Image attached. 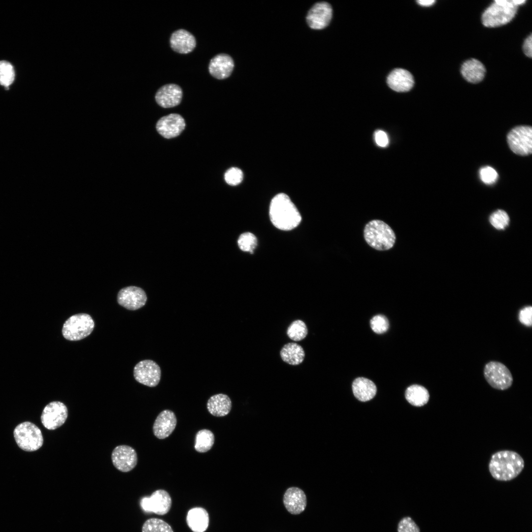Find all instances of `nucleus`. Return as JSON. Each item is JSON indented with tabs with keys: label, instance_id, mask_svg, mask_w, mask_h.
<instances>
[{
	"label": "nucleus",
	"instance_id": "f257e3e1",
	"mask_svg": "<svg viewBox=\"0 0 532 532\" xmlns=\"http://www.w3.org/2000/svg\"><path fill=\"white\" fill-rule=\"evenodd\" d=\"M269 218L277 229L288 231L300 224L301 216L295 205L285 194L280 193L271 200L269 211Z\"/></svg>",
	"mask_w": 532,
	"mask_h": 532
},
{
	"label": "nucleus",
	"instance_id": "f03ea898",
	"mask_svg": "<svg viewBox=\"0 0 532 532\" xmlns=\"http://www.w3.org/2000/svg\"><path fill=\"white\" fill-rule=\"evenodd\" d=\"M524 461L517 452L502 450L491 456L489 470L492 476L501 481H510L517 477L524 467Z\"/></svg>",
	"mask_w": 532,
	"mask_h": 532
},
{
	"label": "nucleus",
	"instance_id": "7ed1b4c3",
	"mask_svg": "<svg viewBox=\"0 0 532 532\" xmlns=\"http://www.w3.org/2000/svg\"><path fill=\"white\" fill-rule=\"evenodd\" d=\"M518 6L514 0H495L483 13L482 24L488 28L505 25L515 17Z\"/></svg>",
	"mask_w": 532,
	"mask_h": 532
},
{
	"label": "nucleus",
	"instance_id": "20e7f679",
	"mask_svg": "<svg viewBox=\"0 0 532 532\" xmlns=\"http://www.w3.org/2000/svg\"><path fill=\"white\" fill-rule=\"evenodd\" d=\"M364 232L366 241L376 250H389L395 243L396 235L394 231L381 220H373L369 222L366 225Z\"/></svg>",
	"mask_w": 532,
	"mask_h": 532
},
{
	"label": "nucleus",
	"instance_id": "39448f33",
	"mask_svg": "<svg viewBox=\"0 0 532 532\" xmlns=\"http://www.w3.org/2000/svg\"><path fill=\"white\" fill-rule=\"evenodd\" d=\"M95 322L87 313H78L69 317L63 324L62 334L66 340L78 341L89 336L93 331Z\"/></svg>",
	"mask_w": 532,
	"mask_h": 532
},
{
	"label": "nucleus",
	"instance_id": "423d86ee",
	"mask_svg": "<svg viewBox=\"0 0 532 532\" xmlns=\"http://www.w3.org/2000/svg\"><path fill=\"white\" fill-rule=\"evenodd\" d=\"M13 434L18 446L26 451H36L43 443L40 430L30 422H24L17 425L14 430Z\"/></svg>",
	"mask_w": 532,
	"mask_h": 532
},
{
	"label": "nucleus",
	"instance_id": "0eeeda50",
	"mask_svg": "<svg viewBox=\"0 0 532 532\" xmlns=\"http://www.w3.org/2000/svg\"><path fill=\"white\" fill-rule=\"evenodd\" d=\"M484 376L492 387L499 390L510 388L513 380L509 369L502 363L497 361H491L486 364Z\"/></svg>",
	"mask_w": 532,
	"mask_h": 532
},
{
	"label": "nucleus",
	"instance_id": "6e6552de",
	"mask_svg": "<svg viewBox=\"0 0 532 532\" xmlns=\"http://www.w3.org/2000/svg\"><path fill=\"white\" fill-rule=\"evenodd\" d=\"M510 149L521 156L530 155L532 152V129L528 126H520L512 129L507 135Z\"/></svg>",
	"mask_w": 532,
	"mask_h": 532
},
{
	"label": "nucleus",
	"instance_id": "1a4fd4ad",
	"mask_svg": "<svg viewBox=\"0 0 532 532\" xmlns=\"http://www.w3.org/2000/svg\"><path fill=\"white\" fill-rule=\"evenodd\" d=\"M133 376L138 383L150 387L157 386L161 380V370L157 363L151 360L139 362L133 368Z\"/></svg>",
	"mask_w": 532,
	"mask_h": 532
},
{
	"label": "nucleus",
	"instance_id": "9d476101",
	"mask_svg": "<svg viewBox=\"0 0 532 532\" xmlns=\"http://www.w3.org/2000/svg\"><path fill=\"white\" fill-rule=\"evenodd\" d=\"M67 416L68 411L66 405L61 401H54L45 406L40 420L45 428L54 430L65 423Z\"/></svg>",
	"mask_w": 532,
	"mask_h": 532
},
{
	"label": "nucleus",
	"instance_id": "9b49d317",
	"mask_svg": "<svg viewBox=\"0 0 532 532\" xmlns=\"http://www.w3.org/2000/svg\"><path fill=\"white\" fill-rule=\"evenodd\" d=\"M171 499L167 492L159 489L154 492L150 497H144L140 501L142 509L159 515L166 514L171 506Z\"/></svg>",
	"mask_w": 532,
	"mask_h": 532
},
{
	"label": "nucleus",
	"instance_id": "f8f14e48",
	"mask_svg": "<svg viewBox=\"0 0 532 532\" xmlns=\"http://www.w3.org/2000/svg\"><path fill=\"white\" fill-rule=\"evenodd\" d=\"M117 302L119 305L130 310H137L145 305L147 296L141 288L129 286L121 289L117 295Z\"/></svg>",
	"mask_w": 532,
	"mask_h": 532
},
{
	"label": "nucleus",
	"instance_id": "ddd939ff",
	"mask_svg": "<svg viewBox=\"0 0 532 532\" xmlns=\"http://www.w3.org/2000/svg\"><path fill=\"white\" fill-rule=\"evenodd\" d=\"M113 466L119 471L127 472L133 469L137 463V455L132 447L121 445L116 446L111 454Z\"/></svg>",
	"mask_w": 532,
	"mask_h": 532
},
{
	"label": "nucleus",
	"instance_id": "4468645a",
	"mask_svg": "<svg viewBox=\"0 0 532 532\" xmlns=\"http://www.w3.org/2000/svg\"><path fill=\"white\" fill-rule=\"evenodd\" d=\"M332 13V8L329 3L318 2L312 6L307 15V24L311 29H323L330 24Z\"/></svg>",
	"mask_w": 532,
	"mask_h": 532
},
{
	"label": "nucleus",
	"instance_id": "2eb2a0df",
	"mask_svg": "<svg viewBox=\"0 0 532 532\" xmlns=\"http://www.w3.org/2000/svg\"><path fill=\"white\" fill-rule=\"evenodd\" d=\"M185 127L183 118L179 114L172 113L161 118L157 123L158 132L166 138L179 135Z\"/></svg>",
	"mask_w": 532,
	"mask_h": 532
},
{
	"label": "nucleus",
	"instance_id": "dca6fc26",
	"mask_svg": "<svg viewBox=\"0 0 532 532\" xmlns=\"http://www.w3.org/2000/svg\"><path fill=\"white\" fill-rule=\"evenodd\" d=\"M177 424L174 413L169 409L161 411L155 420L153 426L154 435L160 439L169 436L174 431Z\"/></svg>",
	"mask_w": 532,
	"mask_h": 532
},
{
	"label": "nucleus",
	"instance_id": "f3484780",
	"mask_svg": "<svg viewBox=\"0 0 532 532\" xmlns=\"http://www.w3.org/2000/svg\"><path fill=\"white\" fill-rule=\"evenodd\" d=\"M182 97V89L175 84H167L162 86L155 95L156 102L164 108H170L178 105Z\"/></svg>",
	"mask_w": 532,
	"mask_h": 532
},
{
	"label": "nucleus",
	"instance_id": "a211bd4d",
	"mask_svg": "<svg viewBox=\"0 0 532 532\" xmlns=\"http://www.w3.org/2000/svg\"><path fill=\"white\" fill-rule=\"evenodd\" d=\"M234 67L232 57L226 54H219L210 61L208 69L210 74L218 79L228 78L231 74Z\"/></svg>",
	"mask_w": 532,
	"mask_h": 532
},
{
	"label": "nucleus",
	"instance_id": "6ab92c4d",
	"mask_svg": "<svg viewBox=\"0 0 532 532\" xmlns=\"http://www.w3.org/2000/svg\"><path fill=\"white\" fill-rule=\"evenodd\" d=\"M283 503L289 513L294 515L299 514L304 510L306 506V497L301 489L292 487L286 491Z\"/></svg>",
	"mask_w": 532,
	"mask_h": 532
},
{
	"label": "nucleus",
	"instance_id": "aec40b11",
	"mask_svg": "<svg viewBox=\"0 0 532 532\" xmlns=\"http://www.w3.org/2000/svg\"><path fill=\"white\" fill-rule=\"evenodd\" d=\"M389 87L398 92H405L413 87L414 81L411 73L402 68H396L388 75L387 80Z\"/></svg>",
	"mask_w": 532,
	"mask_h": 532
},
{
	"label": "nucleus",
	"instance_id": "412c9836",
	"mask_svg": "<svg viewBox=\"0 0 532 532\" xmlns=\"http://www.w3.org/2000/svg\"><path fill=\"white\" fill-rule=\"evenodd\" d=\"M171 48L181 54H187L192 52L196 45L194 36L189 32L179 29L174 32L170 38Z\"/></svg>",
	"mask_w": 532,
	"mask_h": 532
},
{
	"label": "nucleus",
	"instance_id": "4be33fe9",
	"mask_svg": "<svg viewBox=\"0 0 532 532\" xmlns=\"http://www.w3.org/2000/svg\"><path fill=\"white\" fill-rule=\"evenodd\" d=\"M461 73L464 79L471 83H478L484 78L486 68L479 60L470 59L465 61L462 65Z\"/></svg>",
	"mask_w": 532,
	"mask_h": 532
},
{
	"label": "nucleus",
	"instance_id": "5701e85b",
	"mask_svg": "<svg viewBox=\"0 0 532 532\" xmlns=\"http://www.w3.org/2000/svg\"><path fill=\"white\" fill-rule=\"evenodd\" d=\"M232 400L224 394H217L210 397L207 400L206 407L208 412L216 417H224L231 410Z\"/></svg>",
	"mask_w": 532,
	"mask_h": 532
},
{
	"label": "nucleus",
	"instance_id": "b1692460",
	"mask_svg": "<svg viewBox=\"0 0 532 532\" xmlns=\"http://www.w3.org/2000/svg\"><path fill=\"white\" fill-rule=\"evenodd\" d=\"M186 522L193 532H204L209 525L208 513L202 507L193 508L187 513Z\"/></svg>",
	"mask_w": 532,
	"mask_h": 532
},
{
	"label": "nucleus",
	"instance_id": "393cba45",
	"mask_svg": "<svg viewBox=\"0 0 532 532\" xmlns=\"http://www.w3.org/2000/svg\"><path fill=\"white\" fill-rule=\"evenodd\" d=\"M352 391L358 399L361 401H366L375 396L377 389L374 383L370 380L359 377L352 383Z\"/></svg>",
	"mask_w": 532,
	"mask_h": 532
},
{
	"label": "nucleus",
	"instance_id": "a878e982",
	"mask_svg": "<svg viewBox=\"0 0 532 532\" xmlns=\"http://www.w3.org/2000/svg\"><path fill=\"white\" fill-rule=\"evenodd\" d=\"M280 355L284 362L293 366L301 364L305 357L303 348L295 342L285 344L281 349Z\"/></svg>",
	"mask_w": 532,
	"mask_h": 532
},
{
	"label": "nucleus",
	"instance_id": "bb28decb",
	"mask_svg": "<svg viewBox=\"0 0 532 532\" xmlns=\"http://www.w3.org/2000/svg\"><path fill=\"white\" fill-rule=\"evenodd\" d=\"M405 398L411 405L422 406L428 402L430 394L424 387L419 385H413L406 390Z\"/></svg>",
	"mask_w": 532,
	"mask_h": 532
},
{
	"label": "nucleus",
	"instance_id": "cd10ccee",
	"mask_svg": "<svg viewBox=\"0 0 532 532\" xmlns=\"http://www.w3.org/2000/svg\"><path fill=\"white\" fill-rule=\"evenodd\" d=\"M215 441L213 433L208 429L200 430L196 434L194 448L199 453H205L213 447Z\"/></svg>",
	"mask_w": 532,
	"mask_h": 532
},
{
	"label": "nucleus",
	"instance_id": "c85d7f7f",
	"mask_svg": "<svg viewBox=\"0 0 532 532\" xmlns=\"http://www.w3.org/2000/svg\"><path fill=\"white\" fill-rule=\"evenodd\" d=\"M307 333V327L305 323L301 320H296L292 322L287 330L288 336L295 341L303 339Z\"/></svg>",
	"mask_w": 532,
	"mask_h": 532
},
{
	"label": "nucleus",
	"instance_id": "c756f323",
	"mask_svg": "<svg viewBox=\"0 0 532 532\" xmlns=\"http://www.w3.org/2000/svg\"><path fill=\"white\" fill-rule=\"evenodd\" d=\"M142 532H173L171 527L164 521L151 518L146 520L142 527Z\"/></svg>",
	"mask_w": 532,
	"mask_h": 532
},
{
	"label": "nucleus",
	"instance_id": "7c9ffc66",
	"mask_svg": "<svg viewBox=\"0 0 532 532\" xmlns=\"http://www.w3.org/2000/svg\"><path fill=\"white\" fill-rule=\"evenodd\" d=\"M15 71L12 65L5 61H0V84L7 88L13 83Z\"/></svg>",
	"mask_w": 532,
	"mask_h": 532
},
{
	"label": "nucleus",
	"instance_id": "2f4dec72",
	"mask_svg": "<svg viewBox=\"0 0 532 532\" xmlns=\"http://www.w3.org/2000/svg\"><path fill=\"white\" fill-rule=\"evenodd\" d=\"M509 217L504 210L498 209L493 212L489 218V222L495 229L504 230L509 223Z\"/></svg>",
	"mask_w": 532,
	"mask_h": 532
},
{
	"label": "nucleus",
	"instance_id": "473e14b6",
	"mask_svg": "<svg viewBox=\"0 0 532 532\" xmlns=\"http://www.w3.org/2000/svg\"><path fill=\"white\" fill-rule=\"evenodd\" d=\"M239 248L243 251L252 254L257 245V239L252 233L247 232L242 233L237 241Z\"/></svg>",
	"mask_w": 532,
	"mask_h": 532
},
{
	"label": "nucleus",
	"instance_id": "72a5a7b5",
	"mask_svg": "<svg viewBox=\"0 0 532 532\" xmlns=\"http://www.w3.org/2000/svg\"><path fill=\"white\" fill-rule=\"evenodd\" d=\"M389 326L388 320L384 315H376L370 320L371 329L376 333L381 334L386 332Z\"/></svg>",
	"mask_w": 532,
	"mask_h": 532
},
{
	"label": "nucleus",
	"instance_id": "f704fd0d",
	"mask_svg": "<svg viewBox=\"0 0 532 532\" xmlns=\"http://www.w3.org/2000/svg\"><path fill=\"white\" fill-rule=\"evenodd\" d=\"M225 180L230 185L235 186L242 181L243 174L241 169L237 167H231L225 173Z\"/></svg>",
	"mask_w": 532,
	"mask_h": 532
},
{
	"label": "nucleus",
	"instance_id": "c9c22d12",
	"mask_svg": "<svg viewBox=\"0 0 532 532\" xmlns=\"http://www.w3.org/2000/svg\"><path fill=\"white\" fill-rule=\"evenodd\" d=\"M479 175L481 181L488 185L493 184L498 178L497 171L490 166L481 167L479 170Z\"/></svg>",
	"mask_w": 532,
	"mask_h": 532
},
{
	"label": "nucleus",
	"instance_id": "e433bc0d",
	"mask_svg": "<svg viewBox=\"0 0 532 532\" xmlns=\"http://www.w3.org/2000/svg\"><path fill=\"white\" fill-rule=\"evenodd\" d=\"M397 530L398 532H420L418 525L408 516L404 517L399 521Z\"/></svg>",
	"mask_w": 532,
	"mask_h": 532
},
{
	"label": "nucleus",
	"instance_id": "4c0bfd02",
	"mask_svg": "<svg viewBox=\"0 0 532 532\" xmlns=\"http://www.w3.org/2000/svg\"><path fill=\"white\" fill-rule=\"evenodd\" d=\"M532 307L528 306L520 310L519 313V320L523 325L531 327L532 325Z\"/></svg>",
	"mask_w": 532,
	"mask_h": 532
},
{
	"label": "nucleus",
	"instance_id": "58836bf2",
	"mask_svg": "<svg viewBox=\"0 0 532 532\" xmlns=\"http://www.w3.org/2000/svg\"><path fill=\"white\" fill-rule=\"evenodd\" d=\"M374 140L376 144L381 147H386L389 142L387 134L382 130H377L375 132Z\"/></svg>",
	"mask_w": 532,
	"mask_h": 532
},
{
	"label": "nucleus",
	"instance_id": "ea45409f",
	"mask_svg": "<svg viewBox=\"0 0 532 532\" xmlns=\"http://www.w3.org/2000/svg\"><path fill=\"white\" fill-rule=\"evenodd\" d=\"M523 52L527 57L532 56V35L530 34L524 41L523 46Z\"/></svg>",
	"mask_w": 532,
	"mask_h": 532
},
{
	"label": "nucleus",
	"instance_id": "a19ab883",
	"mask_svg": "<svg viewBox=\"0 0 532 532\" xmlns=\"http://www.w3.org/2000/svg\"><path fill=\"white\" fill-rule=\"evenodd\" d=\"M417 2L419 5L421 6L428 7L433 5L435 2V1L434 0H417Z\"/></svg>",
	"mask_w": 532,
	"mask_h": 532
}]
</instances>
